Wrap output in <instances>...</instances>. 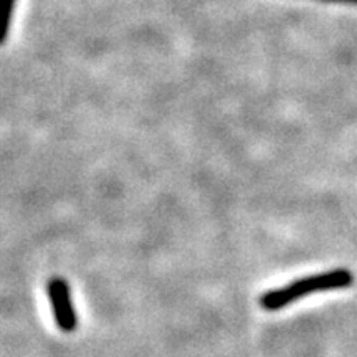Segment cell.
<instances>
[{
  "label": "cell",
  "instance_id": "obj_3",
  "mask_svg": "<svg viewBox=\"0 0 357 357\" xmlns=\"http://www.w3.org/2000/svg\"><path fill=\"white\" fill-rule=\"evenodd\" d=\"M15 3L17 0H2L0 2V40H2V43H6L8 37V30H10L13 20V12H15Z\"/></svg>",
  "mask_w": 357,
  "mask_h": 357
},
{
  "label": "cell",
  "instance_id": "obj_1",
  "mask_svg": "<svg viewBox=\"0 0 357 357\" xmlns=\"http://www.w3.org/2000/svg\"><path fill=\"white\" fill-rule=\"evenodd\" d=\"M352 283H354V275L349 270L336 268V270L323 271V273L294 280L281 288L270 289V291L260 296V306L265 311H278L294 301L301 300V298L310 296L312 293L349 288Z\"/></svg>",
  "mask_w": 357,
  "mask_h": 357
},
{
  "label": "cell",
  "instance_id": "obj_4",
  "mask_svg": "<svg viewBox=\"0 0 357 357\" xmlns=\"http://www.w3.org/2000/svg\"><path fill=\"white\" fill-rule=\"evenodd\" d=\"M318 2L337 3V6H351V7H357V0H318Z\"/></svg>",
  "mask_w": 357,
  "mask_h": 357
},
{
  "label": "cell",
  "instance_id": "obj_2",
  "mask_svg": "<svg viewBox=\"0 0 357 357\" xmlns=\"http://www.w3.org/2000/svg\"><path fill=\"white\" fill-rule=\"evenodd\" d=\"M47 294L58 329L63 333H73L78 328V316L71 300L68 281L61 276H53L47 283Z\"/></svg>",
  "mask_w": 357,
  "mask_h": 357
}]
</instances>
